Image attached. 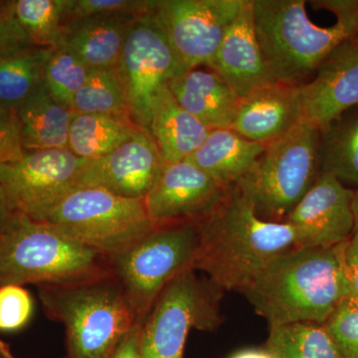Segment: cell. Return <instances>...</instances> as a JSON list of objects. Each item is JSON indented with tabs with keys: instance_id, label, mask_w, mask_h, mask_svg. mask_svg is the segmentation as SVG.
Here are the masks:
<instances>
[{
	"instance_id": "cb8c5ba5",
	"label": "cell",
	"mask_w": 358,
	"mask_h": 358,
	"mask_svg": "<svg viewBox=\"0 0 358 358\" xmlns=\"http://www.w3.org/2000/svg\"><path fill=\"white\" fill-rule=\"evenodd\" d=\"M140 129L129 117L74 113L68 150L79 159H99L121 147Z\"/></svg>"
},
{
	"instance_id": "ab89813d",
	"label": "cell",
	"mask_w": 358,
	"mask_h": 358,
	"mask_svg": "<svg viewBox=\"0 0 358 358\" xmlns=\"http://www.w3.org/2000/svg\"><path fill=\"white\" fill-rule=\"evenodd\" d=\"M352 213L353 220H355L352 237L358 238V188L357 189H353Z\"/></svg>"
},
{
	"instance_id": "9c48e42d",
	"label": "cell",
	"mask_w": 358,
	"mask_h": 358,
	"mask_svg": "<svg viewBox=\"0 0 358 358\" xmlns=\"http://www.w3.org/2000/svg\"><path fill=\"white\" fill-rule=\"evenodd\" d=\"M223 289L200 279L196 271L181 273L159 294L141 327V358H183L192 329L212 331L221 324Z\"/></svg>"
},
{
	"instance_id": "7402d4cb",
	"label": "cell",
	"mask_w": 358,
	"mask_h": 358,
	"mask_svg": "<svg viewBox=\"0 0 358 358\" xmlns=\"http://www.w3.org/2000/svg\"><path fill=\"white\" fill-rule=\"evenodd\" d=\"M210 131L176 102L169 85L159 92L152 106L150 134L164 162L187 159Z\"/></svg>"
},
{
	"instance_id": "8fae6325",
	"label": "cell",
	"mask_w": 358,
	"mask_h": 358,
	"mask_svg": "<svg viewBox=\"0 0 358 358\" xmlns=\"http://www.w3.org/2000/svg\"><path fill=\"white\" fill-rule=\"evenodd\" d=\"M115 71L126 94L131 121L150 134L155 98L180 70L150 13L136 18L131 25Z\"/></svg>"
},
{
	"instance_id": "9a60e30c",
	"label": "cell",
	"mask_w": 358,
	"mask_h": 358,
	"mask_svg": "<svg viewBox=\"0 0 358 358\" xmlns=\"http://www.w3.org/2000/svg\"><path fill=\"white\" fill-rule=\"evenodd\" d=\"M228 189L187 159L166 162L145 196V209L155 224L197 221L218 204Z\"/></svg>"
},
{
	"instance_id": "60d3db41",
	"label": "cell",
	"mask_w": 358,
	"mask_h": 358,
	"mask_svg": "<svg viewBox=\"0 0 358 358\" xmlns=\"http://www.w3.org/2000/svg\"><path fill=\"white\" fill-rule=\"evenodd\" d=\"M0 358H13L7 346L0 341Z\"/></svg>"
},
{
	"instance_id": "e0dca14e",
	"label": "cell",
	"mask_w": 358,
	"mask_h": 358,
	"mask_svg": "<svg viewBox=\"0 0 358 358\" xmlns=\"http://www.w3.org/2000/svg\"><path fill=\"white\" fill-rule=\"evenodd\" d=\"M206 67L216 73L240 99L277 83L257 38L251 0H244L241 10Z\"/></svg>"
},
{
	"instance_id": "2e32d148",
	"label": "cell",
	"mask_w": 358,
	"mask_h": 358,
	"mask_svg": "<svg viewBox=\"0 0 358 358\" xmlns=\"http://www.w3.org/2000/svg\"><path fill=\"white\" fill-rule=\"evenodd\" d=\"M353 189L331 174L320 173L285 222L300 233L305 247L338 246L353 235Z\"/></svg>"
},
{
	"instance_id": "4dcf8cb0",
	"label": "cell",
	"mask_w": 358,
	"mask_h": 358,
	"mask_svg": "<svg viewBox=\"0 0 358 358\" xmlns=\"http://www.w3.org/2000/svg\"><path fill=\"white\" fill-rule=\"evenodd\" d=\"M343 358H358V294H348L324 324Z\"/></svg>"
},
{
	"instance_id": "d590c367",
	"label": "cell",
	"mask_w": 358,
	"mask_h": 358,
	"mask_svg": "<svg viewBox=\"0 0 358 358\" xmlns=\"http://www.w3.org/2000/svg\"><path fill=\"white\" fill-rule=\"evenodd\" d=\"M343 261L350 294H358V238L352 237L343 244Z\"/></svg>"
},
{
	"instance_id": "277c9868",
	"label": "cell",
	"mask_w": 358,
	"mask_h": 358,
	"mask_svg": "<svg viewBox=\"0 0 358 358\" xmlns=\"http://www.w3.org/2000/svg\"><path fill=\"white\" fill-rule=\"evenodd\" d=\"M110 275L109 257L50 223L14 214L0 232V287L74 284Z\"/></svg>"
},
{
	"instance_id": "f546056e",
	"label": "cell",
	"mask_w": 358,
	"mask_h": 358,
	"mask_svg": "<svg viewBox=\"0 0 358 358\" xmlns=\"http://www.w3.org/2000/svg\"><path fill=\"white\" fill-rule=\"evenodd\" d=\"M91 68L67 47L54 49L44 73V85L63 107L72 110L75 96L88 79Z\"/></svg>"
},
{
	"instance_id": "83f0119b",
	"label": "cell",
	"mask_w": 358,
	"mask_h": 358,
	"mask_svg": "<svg viewBox=\"0 0 358 358\" xmlns=\"http://www.w3.org/2000/svg\"><path fill=\"white\" fill-rule=\"evenodd\" d=\"M266 348L275 358H343L324 324L313 322L270 327Z\"/></svg>"
},
{
	"instance_id": "ac0fdd59",
	"label": "cell",
	"mask_w": 358,
	"mask_h": 358,
	"mask_svg": "<svg viewBox=\"0 0 358 358\" xmlns=\"http://www.w3.org/2000/svg\"><path fill=\"white\" fill-rule=\"evenodd\" d=\"M301 122L299 86L268 85L245 96L232 128L250 141L268 145Z\"/></svg>"
},
{
	"instance_id": "30bf717a",
	"label": "cell",
	"mask_w": 358,
	"mask_h": 358,
	"mask_svg": "<svg viewBox=\"0 0 358 358\" xmlns=\"http://www.w3.org/2000/svg\"><path fill=\"white\" fill-rule=\"evenodd\" d=\"M244 0H152L150 13L181 73L206 66Z\"/></svg>"
},
{
	"instance_id": "44dd1931",
	"label": "cell",
	"mask_w": 358,
	"mask_h": 358,
	"mask_svg": "<svg viewBox=\"0 0 358 358\" xmlns=\"http://www.w3.org/2000/svg\"><path fill=\"white\" fill-rule=\"evenodd\" d=\"M265 148L233 129H215L187 160L223 187L230 188L248 173Z\"/></svg>"
},
{
	"instance_id": "74e56055",
	"label": "cell",
	"mask_w": 358,
	"mask_h": 358,
	"mask_svg": "<svg viewBox=\"0 0 358 358\" xmlns=\"http://www.w3.org/2000/svg\"><path fill=\"white\" fill-rule=\"evenodd\" d=\"M14 213L9 206L8 201H7L6 193L2 189V186L0 185V232L6 228L10 219L13 218Z\"/></svg>"
},
{
	"instance_id": "f35d334b",
	"label": "cell",
	"mask_w": 358,
	"mask_h": 358,
	"mask_svg": "<svg viewBox=\"0 0 358 358\" xmlns=\"http://www.w3.org/2000/svg\"><path fill=\"white\" fill-rule=\"evenodd\" d=\"M228 358H275L267 348H246L233 353Z\"/></svg>"
},
{
	"instance_id": "1f68e13d",
	"label": "cell",
	"mask_w": 358,
	"mask_h": 358,
	"mask_svg": "<svg viewBox=\"0 0 358 358\" xmlns=\"http://www.w3.org/2000/svg\"><path fill=\"white\" fill-rule=\"evenodd\" d=\"M152 0H71L68 9V24L72 21L96 16L145 15Z\"/></svg>"
},
{
	"instance_id": "b9f144b4",
	"label": "cell",
	"mask_w": 358,
	"mask_h": 358,
	"mask_svg": "<svg viewBox=\"0 0 358 358\" xmlns=\"http://www.w3.org/2000/svg\"><path fill=\"white\" fill-rule=\"evenodd\" d=\"M355 38L358 40V34L357 35V36H355Z\"/></svg>"
},
{
	"instance_id": "603a6c76",
	"label": "cell",
	"mask_w": 358,
	"mask_h": 358,
	"mask_svg": "<svg viewBox=\"0 0 358 358\" xmlns=\"http://www.w3.org/2000/svg\"><path fill=\"white\" fill-rule=\"evenodd\" d=\"M26 152L68 148L74 112L51 96L44 82L15 109Z\"/></svg>"
},
{
	"instance_id": "d4e9b609",
	"label": "cell",
	"mask_w": 358,
	"mask_h": 358,
	"mask_svg": "<svg viewBox=\"0 0 358 358\" xmlns=\"http://www.w3.org/2000/svg\"><path fill=\"white\" fill-rule=\"evenodd\" d=\"M319 157L320 173L358 187V105L320 131Z\"/></svg>"
},
{
	"instance_id": "4fadbf2b",
	"label": "cell",
	"mask_w": 358,
	"mask_h": 358,
	"mask_svg": "<svg viewBox=\"0 0 358 358\" xmlns=\"http://www.w3.org/2000/svg\"><path fill=\"white\" fill-rule=\"evenodd\" d=\"M166 162L152 136L143 129L121 147L95 159H85L78 187H95L126 199H145Z\"/></svg>"
},
{
	"instance_id": "6da1fadb",
	"label": "cell",
	"mask_w": 358,
	"mask_h": 358,
	"mask_svg": "<svg viewBox=\"0 0 358 358\" xmlns=\"http://www.w3.org/2000/svg\"><path fill=\"white\" fill-rule=\"evenodd\" d=\"M197 222L201 241L194 270L223 291L242 293L275 257L305 247L294 226L259 217L235 186Z\"/></svg>"
},
{
	"instance_id": "ffe728a7",
	"label": "cell",
	"mask_w": 358,
	"mask_h": 358,
	"mask_svg": "<svg viewBox=\"0 0 358 358\" xmlns=\"http://www.w3.org/2000/svg\"><path fill=\"white\" fill-rule=\"evenodd\" d=\"M136 18L96 16L72 21L67 25L62 46L74 52L91 69H114Z\"/></svg>"
},
{
	"instance_id": "52a82bcc",
	"label": "cell",
	"mask_w": 358,
	"mask_h": 358,
	"mask_svg": "<svg viewBox=\"0 0 358 358\" xmlns=\"http://www.w3.org/2000/svg\"><path fill=\"white\" fill-rule=\"evenodd\" d=\"M320 131L299 122L265 150L235 187L257 215L285 222L319 178Z\"/></svg>"
},
{
	"instance_id": "836d02e7",
	"label": "cell",
	"mask_w": 358,
	"mask_h": 358,
	"mask_svg": "<svg viewBox=\"0 0 358 358\" xmlns=\"http://www.w3.org/2000/svg\"><path fill=\"white\" fill-rule=\"evenodd\" d=\"M33 46L14 15L13 0H0V57Z\"/></svg>"
},
{
	"instance_id": "e575fe53",
	"label": "cell",
	"mask_w": 358,
	"mask_h": 358,
	"mask_svg": "<svg viewBox=\"0 0 358 358\" xmlns=\"http://www.w3.org/2000/svg\"><path fill=\"white\" fill-rule=\"evenodd\" d=\"M25 152L15 109L0 108V166L17 162Z\"/></svg>"
},
{
	"instance_id": "ba28073f",
	"label": "cell",
	"mask_w": 358,
	"mask_h": 358,
	"mask_svg": "<svg viewBox=\"0 0 358 358\" xmlns=\"http://www.w3.org/2000/svg\"><path fill=\"white\" fill-rule=\"evenodd\" d=\"M43 222L108 257L147 234L155 224L145 199H126L95 187H78Z\"/></svg>"
},
{
	"instance_id": "f1b7e54d",
	"label": "cell",
	"mask_w": 358,
	"mask_h": 358,
	"mask_svg": "<svg viewBox=\"0 0 358 358\" xmlns=\"http://www.w3.org/2000/svg\"><path fill=\"white\" fill-rule=\"evenodd\" d=\"M72 110L78 114L112 115L131 119L126 94L115 68L91 69L88 79L75 96Z\"/></svg>"
},
{
	"instance_id": "7c38bea8",
	"label": "cell",
	"mask_w": 358,
	"mask_h": 358,
	"mask_svg": "<svg viewBox=\"0 0 358 358\" xmlns=\"http://www.w3.org/2000/svg\"><path fill=\"white\" fill-rule=\"evenodd\" d=\"M84 160L62 148L26 152L17 162L0 166V185L11 210L44 221L61 200L78 188Z\"/></svg>"
},
{
	"instance_id": "d6986e66",
	"label": "cell",
	"mask_w": 358,
	"mask_h": 358,
	"mask_svg": "<svg viewBox=\"0 0 358 358\" xmlns=\"http://www.w3.org/2000/svg\"><path fill=\"white\" fill-rule=\"evenodd\" d=\"M169 88L176 102L209 129L232 128L242 99L213 71L181 73Z\"/></svg>"
},
{
	"instance_id": "8992f818",
	"label": "cell",
	"mask_w": 358,
	"mask_h": 358,
	"mask_svg": "<svg viewBox=\"0 0 358 358\" xmlns=\"http://www.w3.org/2000/svg\"><path fill=\"white\" fill-rule=\"evenodd\" d=\"M200 241L197 221L155 224L147 234L109 257L136 324H143L169 282L194 270Z\"/></svg>"
},
{
	"instance_id": "4316f807",
	"label": "cell",
	"mask_w": 358,
	"mask_h": 358,
	"mask_svg": "<svg viewBox=\"0 0 358 358\" xmlns=\"http://www.w3.org/2000/svg\"><path fill=\"white\" fill-rule=\"evenodd\" d=\"M71 0H13L14 15L32 44L41 48L62 46Z\"/></svg>"
},
{
	"instance_id": "d6a6232c",
	"label": "cell",
	"mask_w": 358,
	"mask_h": 358,
	"mask_svg": "<svg viewBox=\"0 0 358 358\" xmlns=\"http://www.w3.org/2000/svg\"><path fill=\"white\" fill-rule=\"evenodd\" d=\"M33 310L31 296L22 286L0 287V331L22 329L31 319Z\"/></svg>"
},
{
	"instance_id": "3957f363",
	"label": "cell",
	"mask_w": 358,
	"mask_h": 358,
	"mask_svg": "<svg viewBox=\"0 0 358 358\" xmlns=\"http://www.w3.org/2000/svg\"><path fill=\"white\" fill-rule=\"evenodd\" d=\"M254 27L268 69L279 83L300 86L341 43L358 34V3L336 7V23L322 27L303 0H251Z\"/></svg>"
},
{
	"instance_id": "5bb4252c",
	"label": "cell",
	"mask_w": 358,
	"mask_h": 358,
	"mask_svg": "<svg viewBox=\"0 0 358 358\" xmlns=\"http://www.w3.org/2000/svg\"><path fill=\"white\" fill-rule=\"evenodd\" d=\"M301 122L320 131L358 105V40H346L315 71V77L299 86Z\"/></svg>"
},
{
	"instance_id": "7a4b0ae2",
	"label": "cell",
	"mask_w": 358,
	"mask_h": 358,
	"mask_svg": "<svg viewBox=\"0 0 358 358\" xmlns=\"http://www.w3.org/2000/svg\"><path fill=\"white\" fill-rule=\"evenodd\" d=\"M343 244L301 247L275 257L242 294L270 327L324 324L339 301L350 294Z\"/></svg>"
},
{
	"instance_id": "8d00e7d4",
	"label": "cell",
	"mask_w": 358,
	"mask_h": 358,
	"mask_svg": "<svg viewBox=\"0 0 358 358\" xmlns=\"http://www.w3.org/2000/svg\"><path fill=\"white\" fill-rule=\"evenodd\" d=\"M141 327L136 322L109 358H141Z\"/></svg>"
},
{
	"instance_id": "5b68a950",
	"label": "cell",
	"mask_w": 358,
	"mask_h": 358,
	"mask_svg": "<svg viewBox=\"0 0 358 358\" xmlns=\"http://www.w3.org/2000/svg\"><path fill=\"white\" fill-rule=\"evenodd\" d=\"M39 296L47 315L65 327L69 358H109L136 324L114 275L39 286Z\"/></svg>"
},
{
	"instance_id": "484cf974",
	"label": "cell",
	"mask_w": 358,
	"mask_h": 358,
	"mask_svg": "<svg viewBox=\"0 0 358 358\" xmlns=\"http://www.w3.org/2000/svg\"><path fill=\"white\" fill-rule=\"evenodd\" d=\"M54 49L33 46L0 57V108L16 109L44 82Z\"/></svg>"
}]
</instances>
